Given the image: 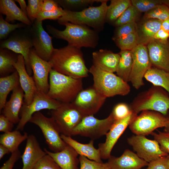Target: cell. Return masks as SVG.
Returning <instances> with one entry per match:
<instances>
[{
    "label": "cell",
    "mask_w": 169,
    "mask_h": 169,
    "mask_svg": "<svg viewBox=\"0 0 169 169\" xmlns=\"http://www.w3.org/2000/svg\"><path fill=\"white\" fill-rule=\"evenodd\" d=\"M92 56L93 65L95 67L106 72H116L120 58L119 53L101 49L93 52Z\"/></svg>",
    "instance_id": "cell-25"
},
{
    "label": "cell",
    "mask_w": 169,
    "mask_h": 169,
    "mask_svg": "<svg viewBox=\"0 0 169 169\" xmlns=\"http://www.w3.org/2000/svg\"><path fill=\"white\" fill-rule=\"evenodd\" d=\"M33 169H61L53 159L46 154L34 166Z\"/></svg>",
    "instance_id": "cell-43"
},
{
    "label": "cell",
    "mask_w": 169,
    "mask_h": 169,
    "mask_svg": "<svg viewBox=\"0 0 169 169\" xmlns=\"http://www.w3.org/2000/svg\"><path fill=\"white\" fill-rule=\"evenodd\" d=\"M13 123L3 114L0 115V131L4 133L12 131Z\"/></svg>",
    "instance_id": "cell-50"
},
{
    "label": "cell",
    "mask_w": 169,
    "mask_h": 169,
    "mask_svg": "<svg viewBox=\"0 0 169 169\" xmlns=\"http://www.w3.org/2000/svg\"><path fill=\"white\" fill-rule=\"evenodd\" d=\"M114 41L121 50L131 51L139 44L137 32L117 39Z\"/></svg>",
    "instance_id": "cell-37"
},
{
    "label": "cell",
    "mask_w": 169,
    "mask_h": 169,
    "mask_svg": "<svg viewBox=\"0 0 169 169\" xmlns=\"http://www.w3.org/2000/svg\"><path fill=\"white\" fill-rule=\"evenodd\" d=\"M19 23L13 24L9 23L3 18L2 15L0 17V38H5L10 33L21 27Z\"/></svg>",
    "instance_id": "cell-47"
},
{
    "label": "cell",
    "mask_w": 169,
    "mask_h": 169,
    "mask_svg": "<svg viewBox=\"0 0 169 169\" xmlns=\"http://www.w3.org/2000/svg\"><path fill=\"white\" fill-rule=\"evenodd\" d=\"M169 38V32L161 28L155 35L153 40L166 41Z\"/></svg>",
    "instance_id": "cell-52"
},
{
    "label": "cell",
    "mask_w": 169,
    "mask_h": 169,
    "mask_svg": "<svg viewBox=\"0 0 169 169\" xmlns=\"http://www.w3.org/2000/svg\"><path fill=\"white\" fill-rule=\"evenodd\" d=\"M19 77L20 85L24 92L23 104L29 105L37 90L33 77L28 74L23 56L19 54L17 61L13 64Z\"/></svg>",
    "instance_id": "cell-19"
},
{
    "label": "cell",
    "mask_w": 169,
    "mask_h": 169,
    "mask_svg": "<svg viewBox=\"0 0 169 169\" xmlns=\"http://www.w3.org/2000/svg\"><path fill=\"white\" fill-rule=\"evenodd\" d=\"M49 87L47 95L61 103L73 102L83 90L82 79L75 78L52 69L49 75Z\"/></svg>",
    "instance_id": "cell-2"
},
{
    "label": "cell",
    "mask_w": 169,
    "mask_h": 169,
    "mask_svg": "<svg viewBox=\"0 0 169 169\" xmlns=\"http://www.w3.org/2000/svg\"><path fill=\"white\" fill-rule=\"evenodd\" d=\"M144 78L153 85L163 88L169 94V72L152 67L147 71Z\"/></svg>",
    "instance_id": "cell-31"
},
{
    "label": "cell",
    "mask_w": 169,
    "mask_h": 169,
    "mask_svg": "<svg viewBox=\"0 0 169 169\" xmlns=\"http://www.w3.org/2000/svg\"><path fill=\"white\" fill-rule=\"evenodd\" d=\"M61 137L68 145L72 147L79 156L99 162H103L99 149L94 146V141L91 140L87 144L80 143L73 139L71 136L61 134Z\"/></svg>",
    "instance_id": "cell-26"
},
{
    "label": "cell",
    "mask_w": 169,
    "mask_h": 169,
    "mask_svg": "<svg viewBox=\"0 0 169 169\" xmlns=\"http://www.w3.org/2000/svg\"><path fill=\"white\" fill-rule=\"evenodd\" d=\"M49 61L53 69L64 75L82 79L88 76L89 69L80 48L68 44L54 49Z\"/></svg>",
    "instance_id": "cell-1"
},
{
    "label": "cell",
    "mask_w": 169,
    "mask_h": 169,
    "mask_svg": "<svg viewBox=\"0 0 169 169\" xmlns=\"http://www.w3.org/2000/svg\"><path fill=\"white\" fill-rule=\"evenodd\" d=\"M106 98L93 86L82 90L71 103L85 117L94 115L97 113L104 103Z\"/></svg>",
    "instance_id": "cell-13"
},
{
    "label": "cell",
    "mask_w": 169,
    "mask_h": 169,
    "mask_svg": "<svg viewBox=\"0 0 169 169\" xmlns=\"http://www.w3.org/2000/svg\"><path fill=\"white\" fill-rule=\"evenodd\" d=\"M162 22L158 19H150L144 20L141 24L139 26L137 25L138 44L146 46L153 40L155 35L161 28Z\"/></svg>",
    "instance_id": "cell-27"
},
{
    "label": "cell",
    "mask_w": 169,
    "mask_h": 169,
    "mask_svg": "<svg viewBox=\"0 0 169 169\" xmlns=\"http://www.w3.org/2000/svg\"><path fill=\"white\" fill-rule=\"evenodd\" d=\"M32 41L36 54L42 59L49 61L54 49L52 38L43 28L42 21L36 20L34 26Z\"/></svg>",
    "instance_id": "cell-17"
},
{
    "label": "cell",
    "mask_w": 169,
    "mask_h": 169,
    "mask_svg": "<svg viewBox=\"0 0 169 169\" xmlns=\"http://www.w3.org/2000/svg\"><path fill=\"white\" fill-rule=\"evenodd\" d=\"M64 30H59L49 25L48 29L56 38L67 41L68 44L79 48H94L98 44L99 36L97 32L87 26L65 22Z\"/></svg>",
    "instance_id": "cell-3"
},
{
    "label": "cell",
    "mask_w": 169,
    "mask_h": 169,
    "mask_svg": "<svg viewBox=\"0 0 169 169\" xmlns=\"http://www.w3.org/2000/svg\"><path fill=\"white\" fill-rule=\"evenodd\" d=\"M103 0H63L56 1L64 9L73 10L85 8L95 2H101Z\"/></svg>",
    "instance_id": "cell-35"
},
{
    "label": "cell",
    "mask_w": 169,
    "mask_h": 169,
    "mask_svg": "<svg viewBox=\"0 0 169 169\" xmlns=\"http://www.w3.org/2000/svg\"><path fill=\"white\" fill-rule=\"evenodd\" d=\"M131 110L138 114L144 110L159 112L167 116L169 110V94L163 88L153 85L142 92L129 105Z\"/></svg>",
    "instance_id": "cell-4"
},
{
    "label": "cell",
    "mask_w": 169,
    "mask_h": 169,
    "mask_svg": "<svg viewBox=\"0 0 169 169\" xmlns=\"http://www.w3.org/2000/svg\"><path fill=\"white\" fill-rule=\"evenodd\" d=\"M31 68L33 73V77L38 90L46 94L49 87V73L53 69L49 61H46L39 57L34 49H31L29 54Z\"/></svg>",
    "instance_id": "cell-16"
},
{
    "label": "cell",
    "mask_w": 169,
    "mask_h": 169,
    "mask_svg": "<svg viewBox=\"0 0 169 169\" xmlns=\"http://www.w3.org/2000/svg\"><path fill=\"white\" fill-rule=\"evenodd\" d=\"M44 150L49 155L61 169H80L78 154L70 146L67 145L62 151L57 152L50 151L45 148Z\"/></svg>",
    "instance_id": "cell-24"
},
{
    "label": "cell",
    "mask_w": 169,
    "mask_h": 169,
    "mask_svg": "<svg viewBox=\"0 0 169 169\" xmlns=\"http://www.w3.org/2000/svg\"><path fill=\"white\" fill-rule=\"evenodd\" d=\"M43 0H28L27 8V16L31 21L36 20L41 11Z\"/></svg>",
    "instance_id": "cell-42"
},
{
    "label": "cell",
    "mask_w": 169,
    "mask_h": 169,
    "mask_svg": "<svg viewBox=\"0 0 169 169\" xmlns=\"http://www.w3.org/2000/svg\"><path fill=\"white\" fill-rule=\"evenodd\" d=\"M127 142L140 158L148 163L168 155L161 150L156 141L149 139L145 136L133 135L127 138Z\"/></svg>",
    "instance_id": "cell-14"
},
{
    "label": "cell",
    "mask_w": 169,
    "mask_h": 169,
    "mask_svg": "<svg viewBox=\"0 0 169 169\" xmlns=\"http://www.w3.org/2000/svg\"><path fill=\"white\" fill-rule=\"evenodd\" d=\"M80 169H109L107 162H99L79 156Z\"/></svg>",
    "instance_id": "cell-41"
},
{
    "label": "cell",
    "mask_w": 169,
    "mask_h": 169,
    "mask_svg": "<svg viewBox=\"0 0 169 169\" xmlns=\"http://www.w3.org/2000/svg\"><path fill=\"white\" fill-rule=\"evenodd\" d=\"M146 169H169V155L149 163Z\"/></svg>",
    "instance_id": "cell-48"
},
{
    "label": "cell",
    "mask_w": 169,
    "mask_h": 169,
    "mask_svg": "<svg viewBox=\"0 0 169 169\" xmlns=\"http://www.w3.org/2000/svg\"><path fill=\"white\" fill-rule=\"evenodd\" d=\"M60 6L56 1L44 0L41 8V11H51L58 9Z\"/></svg>",
    "instance_id": "cell-51"
},
{
    "label": "cell",
    "mask_w": 169,
    "mask_h": 169,
    "mask_svg": "<svg viewBox=\"0 0 169 169\" xmlns=\"http://www.w3.org/2000/svg\"><path fill=\"white\" fill-rule=\"evenodd\" d=\"M24 92L20 85L13 90L9 100L2 110V114L14 124L18 123L19 114L23 103Z\"/></svg>",
    "instance_id": "cell-23"
},
{
    "label": "cell",
    "mask_w": 169,
    "mask_h": 169,
    "mask_svg": "<svg viewBox=\"0 0 169 169\" xmlns=\"http://www.w3.org/2000/svg\"><path fill=\"white\" fill-rule=\"evenodd\" d=\"M65 14L64 9L60 7L56 10L51 11H41L38 14L36 20L42 21L47 19L58 20Z\"/></svg>",
    "instance_id": "cell-45"
},
{
    "label": "cell",
    "mask_w": 169,
    "mask_h": 169,
    "mask_svg": "<svg viewBox=\"0 0 169 169\" xmlns=\"http://www.w3.org/2000/svg\"><path fill=\"white\" fill-rule=\"evenodd\" d=\"M89 72L93 76V86L106 98L116 95L125 96L131 91L128 83L113 73L102 70L93 65Z\"/></svg>",
    "instance_id": "cell-6"
},
{
    "label": "cell",
    "mask_w": 169,
    "mask_h": 169,
    "mask_svg": "<svg viewBox=\"0 0 169 169\" xmlns=\"http://www.w3.org/2000/svg\"><path fill=\"white\" fill-rule=\"evenodd\" d=\"M137 24L136 22L126 23L117 27L113 39L114 40L131 33L137 32Z\"/></svg>",
    "instance_id": "cell-40"
},
{
    "label": "cell",
    "mask_w": 169,
    "mask_h": 169,
    "mask_svg": "<svg viewBox=\"0 0 169 169\" xmlns=\"http://www.w3.org/2000/svg\"><path fill=\"white\" fill-rule=\"evenodd\" d=\"M143 18L144 20L154 19L162 21L169 19V8L162 3L145 13Z\"/></svg>",
    "instance_id": "cell-36"
},
{
    "label": "cell",
    "mask_w": 169,
    "mask_h": 169,
    "mask_svg": "<svg viewBox=\"0 0 169 169\" xmlns=\"http://www.w3.org/2000/svg\"><path fill=\"white\" fill-rule=\"evenodd\" d=\"M21 155L18 149L13 152L9 158L3 164L0 169H13L15 163L21 158Z\"/></svg>",
    "instance_id": "cell-49"
},
{
    "label": "cell",
    "mask_w": 169,
    "mask_h": 169,
    "mask_svg": "<svg viewBox=\"0 0 169 169\" xmlns=\"http://www.w3.org/2000/svg\"><path fill=\"white\" fill-rule=\"evenodd\" d=\"M132 5L140 13H146L162 4L161 0H131Z\"/></svg>",
    "instance_id": "cell-39"
},
{
    "label": "cell",
    "mask_w": 169,
    "mask_h": 169,
    "mask_svg": "<svg viewBox=\"0 0 169 169\" xmlns=\"http://www.w3.org/2000/svg\"><path fill=\"white\" fill-rule=\"evenodd\" d=\"M61 103L50 98L46 94L37 90L32 101L29 105L23 103L20 112V120L16 130H23L26 124L29 122L35 113L44 109L55 110Z\"/></svg>",
    "instance_id": "cell-12"
},
{
    "label": "cell",
    "mask_w": 169,
    "mask_h": 169,
    "mask_svg": "<svg viewBox=\"0 0 169 169\" xmlns=\"http://www.w3.org/2000/svg\"><path fill=\"white\" fill-rule=\"evenodd\" d=\"M137 115L138 114L131 111L125 118L115 120L105 135L106 138L105 142L98 145V149L102 159H108L110 157L111 151L118 139Z\"/></svg>",
    "instance_id": "cell-15"
},
{
    "label": "cell",
    "mask_w": 169,
    "mask_h": 169,
    "mask_svg": "<svg viewBox=\"0 0 169 169\" xmlns=\"http://www.w3.org/2000/svg\"><path fill=\"white\" fill-rule=\"evenodd\" d=\"M115 120L111 112L103 119H97L94 115L85 116L74 129L72 136L80 135L93 140L98 139L106 134Z\"/></svg>",
    "instance_id": "cell-8"
},
{
    "label": "cell",
    "mask_w": 169,
    "mask_h": 169,
    "mask_svg": "<svg viewBox=\"0 0 169 169\" xmlns=\"http://www.w3.org/2000/svg\"><path fill=\"white\" fill-rule=\"evenodd\" d=\"M161 28L169 32V19L162 21Z\"/></svg>",
    "instance_id": "cell-55"
},
{
    "label": "cell",
    "mask_w": 169,
    "mask_h": 169,
    "mask_svg": "<svg viewBox=\"0 0 169 169\" xmlns=\"http://www.w3.org/2000/svg\"><path fill=\"white\" fill-rule=\"evenodd\" d=\"M131 52L132 65L129 82L135 88L138 90L144 85L143 78L152 66L146 45L139 44Z\"/></svg>",
    "instance_id": "cell-11"
},
{
    "label": "cell",
    "mask_w": 169,
    "mask_h": 169,
    "mask_svg": "<svg viewBox=\"0 0 169 169\" xmlns=\"http://www.w3.org/2000/svg\"><path fill=\"white\" fill-rule=\"evenodd\" d=\"M19 4L21 9L23 12L27 16V6L25 1L24 0H15Z\"/></svg>",
    "instance_id": "cell-53"
},
{
    "label": "cell",
    "mask_w": 169,
    "mask_h": 169,
    "mask_svg": "<svg viewBox=\"0 0 169 169\" xmlns=\"http://www.w3.org/2000/svg\"><path fill=\"white\" fill-rule=\"evenodd\" d=\"M33 46L32 41H31L27 39L19 38L8 39L1 44L2 49H7L23 56L26 70L30 75L33 72L30 64L29 54L31 48Z\"/></svg>",
    "instance_id": "cell-22"
},
{
    "label": "cell",
    "mask_w": 169,
    "mask_h": 169,
    "mask_svg": "<svg viewBox=\"0 0 169 169\" xmlns=\"http://www.w3.org/2000/svg\"><path fill=\"white\" fill-rule=\"evenodd\" d=\"M140 13L134 6L131 5L114 23V25L118 27L126 23L136 22Z\"/></svg>",
    "instance_id": "cell-38"
},
{
    "label": "cell",
    "mask_w": 169,
    "mask_h": 169,
    "mask_svg": "<svg viewBox=\"0 0 169 169\" xmlns=\"http://www.w3.org/2000/svg\"><path fill=\"white\" fill-rule=\"evenodd\" d=\"M17 60L6 51L1 49L0 51V74L1 77L5 76L6 74L13 72L16 69L14 64Z\"/></svg>",
    "instance_id": "cell-34"
},
{
    "label": "cell",
    "mask_w": 169,
    "mask_h": 169,
    "mask_svg": "<svg viewBox=\"0 0 169 169\" xmlns=\"http://www.w3.org/2000/svg\"><path fill=\"white\" fill-rule=\"evenodd\" d=\"M129 106L125 103H120L116 105L111 112L116 120L123 119L131 112Z\"/></svg>",
    "instance_id": "cell-46"
},
{
    "label": "cell",
    "mask_w": 169,
    "mask_h": 169,
    "mask_svg": "<svg viewBox=\"0 0 169 169\" xmlns=\"http://www.w3.org/2000/svg\"><path fill=\"white\" fill-rule=\"evenodd\" d=\"M50 113L60 133L70 136L84 117L72 103H61L57 109L51 110Z\"/></svg>",
    "instance_id": "cell-9"
},
{
    "label": "cell",
    "mask_w": 169,
    "mask_h": 169,
    "mask_svg": "<svg viewBox=\"0 0 169 169\" xmlns=\"http://www.w3.org/2000/svg\"><path fill=\"white\" fill-rule=\"evenodd\" d=\"M46 154L41 148L36 137L33 135H28L24 151L21 156L23 163L22 169H33Z\"/></svg>",
    "instance_id": "cell-21"
},
{
    "label": "cell",
    "mask_w": 169,
    "mask_h": 169,
    "mask_svg": "<svg viewBox=\"0 0 169 169\" xmlns=\"http://www.w3.org/2000/svg\"><path fill=\"white\" fill-rule=\"evenodd\" d=\"M164 132L169 134V117L166 125L164 127Z\"/></svg>",
    "instance_id": "cell-56"
},
{
    "label": "cell",
    "mask_w": 169,
    "mask_h": 169,
    "mask_svg": "<svg viewBox=\"0 0 169 169\" xmlns=\"http://www.w3.org/2000/svg\"><path fill=\"white\" fill-rule=\"evenodd\" d=\"M107 162L109 169H141L149 163L129 149L119 157L111 156Z\"/></svg>",
    "instance_id": "cell-20"
},
{
    "label": "cell",
    "mask_w": 169,
    "mask_h": 169,
    "mask_svg": "<svg viewBox=\"0 0 169 169\" xmlns=\"http://www.w3.org/2000/svg\"><path fill=\"white\" fill-rule=\"evenodd\" d=\"M107 1L103 0L98 6H90L79 11L64 9L65 14L58 19V22L61 25L65 22H69L85 25L96 30H101L106 21Z\"/></svg>",
    "instance_id": "cell-5"
},
{
    "label": "cell",
    "mask_w": 169,
    "mask_h": 169,
    "mask_svg": "<svg viewBox=\"0 0 169 169\" xmlns=\"http://www.w3.org/2000/svg\"><path fill=\"white\" fill-rule=\"evenodd\" d=\"M151 135L160 145L161 150L169 155V134L159 131L158 133L153 132Z\"/></svg>",
    "instance_id": "cell-44"
},
{
    "label": "cell",
    "mask_w": 169,
    "mask_h": 169,
    "mask_svg": "<svg viewBox=\"0 0 169 169\" xmlns=\"http://www.w3.org/2000/svg\"><path fill=\"white\" fill-rule=\"evenodd\" d=\"M0 12L6 15L5 20L8 22L18 20L28 25L31 24V21L12 0H1Z\"/></svg>",
    "instance_id": "cell-28"
},
{
    "label": "cell",
    "mask_w": 169,
    "mask_h": 169,
    "mask_svg": "<svg viewBox=\"0 0 169 169\" xmlns=\"http://www.w3.org/2000/svg\"><path fill=\"white\" fill-rule=\"evenodd\" d=\"M132 5L130 0H112L107 10L105 20L115 22Z\"/></svg>",
    "instance_id": "cell-33"
},
{
    "label": "cell",
    "mask_w": 169,
    "mask_h": 169,
    "mask_svg": "<svg viewBox=\"0 0 169 169\" xmlns=\"http://www.w3.org/2000/svg\"><path fill=\"white\" fill-rule=\"evenodd\" d=\"M20 85L18 74L16 70L10 75L0 77V112L7 102V98L8 94Z\"/></svg>",
    "instance_id": "cell-29"
},
{
    "label": "cell",
    "mask_w": 169,
    "mask_h": 169,
    "mask_svg": "<svg viewBox=\"0 0 169 169\" xmlns=\"http://www.w3.org/2000/svg\"><path fill=\"white\" fill-rule=\"evenodd\" d=\"M9 150L5 146L0 144V160L3 158V156L6 154L10 153Z\"/></svg>",
    "instance_id": "cell-54"
},
{
    "label": "cell",
    "mask_w": 169,
    "mask_h": 169,
    "mask_svg": "<svg viewBox=\"0 0 169 169\" xmlns=\"http://www.w3.org/2000/svg\"><path fill=\"white\" fill-rule=\"evenodd\" d=\"M119 54L120 58L116 71L117 75L128 83L129 82L132 65L131 51L121 50Z\"/></svg>",
    "instance_id": "cell-32"
},
{
    "label": "cell",
    "mask_w": 169,
    "mask_h": 169,
    "mask_svg": "<svg viewBox=\"0 0 169 169\" xmlns=\"http://www.w3.org/2000/svg\"><path fill=\"white\" fill-rule=\"evenodd\" d=\"M29 122L40 128L49 148L52 152L60 151L67 146V144L61 138L59 129L51 117H47L39 111L33 115Z\"/></svg>",
    "instance_id": "cell-7"
},
{
    "label": "cell",
    "mask_w": 169,
    "mask_h": 169,
    "mask_svg": "<svg viewBox=\"0 0 169 169\" xmlns=\"http://www.w3.org/2000/svg\"><path fill=\"white\" fill-rule=\"evenodd\" d=\"M169 117L154 111L144 110L137 115L129 125L135 135L146 136L156 129L165 127Z\"/></svg>",
    "instance_id": "cell-10"
},
{
    "label": "cell",
    "mask_w": 169,
    "mask_h": 169,
    "mask_svg": "<svg viewBox=\"0 0 169 169\" xmlns=\"http://www.w3.org/2000/svg\"><path fill=\"white\" fill-rule=\"evenodd\" d=\"M146 46L152 67L169 72V38L153 40Z\"/></svg>",
    "instance_id": "cell-18"
},
{
    "label": "cell",
    "mask_w": 169,
    "mask_h": 169,
    "mask_svg": "<svg viewBox=\"0 0 169 169\" xmlns=\"http://www.w3.org/2000/svg\"><path fill=\"white\" fill-rule=\"evenodd\" d=\"M162 4H163L169 8V0H161Z\"/></svg>",
    "instance_id": "cell-57"
},
{
    "label": "cell",
    "mask_w": 169,
    "mask_h": 169,
    "mask_svg": "<svg viewBox=\"0 0 169 169\" xmlns=\"http://www.w3.org/2000/svg\"><path fill=\"white\" fill-rule=\"evenodd\" d=\"M28 135L24 132L22 134L19 130L4 133L0 136V144L6 147L11 153L18 150L19 145L27 140Z\"/></svg>",
    "instance_id": "cell-30"
}]
</instances>
